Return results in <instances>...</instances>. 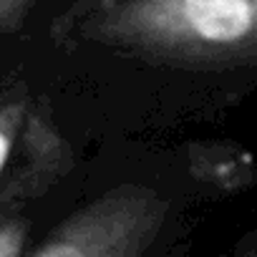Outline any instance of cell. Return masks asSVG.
<instances>
[{
	"label": "cell",
	"instance_id": "obj_1",
	"mask_svg": "<svg viewBox=\"0 0 257 257\" xmlns=\"http://www.w3.org/2000/svg\"><path fill=\"white\" fill-rule=\"evenodd\" d=\"M83 33L162 63L224 66L257 56V0H96Z\"/></svg>",
	"mask_w": 257,
	"mask_h": 257
},
{
	"label": "cell",
	"instance_id": "obj_2",
	"mask_svg": "<svg viewBox=\"0 0 257 257\" xmlns=\"http://www.w3.org/2000/svg\"><path fill=\"white\" fill-rule=\"evenodd\" d=\"M167 217L157 189L121 184L73 212L31 257H144Z\"/></svg>",
	"mask_w": 257,
	"mask_h": 257
},
{
	"label": "cell",
	"instance_id": "obj_3",
	"mask_svg": "<svg viewBox=\"0 0 257 257\" xmlns=\"http://www.w3.org/2000/svg\"><path fill=\"white\" fill-rule=\"evenodd\" d=\"M28 113H31V106H28L26 96L0 101V179H3V174L23 139Z\"/></svg>",
	"mask_w": 257,
	"mask_h": 257
},
{
	"label": "cell",
	"instance_id": "obj_4",
	"mask_svg": "<svg viewBox=\"0 0 257 257\" xmlns=\"http://www.w3.org/2000/svg\"><path fill=\"white\" fill-rule=\"evenodd\" d=\"M36 0H0V31H16Z\"/></svg>",
	"mask_w": 257,
	"mask_h": 257
},
{
	"label": "cell",
	"instance_id": "obj_5",
	"mask_svg": "<svg viewBox=\"0 0 257 257\" xmlns=\"http://www.w3.org/2000/svg\"><path fill=\"white\" fill-rule=\"evenodd\" d=\"M23 224L21 222H3L0 224V257H18L23 244Z\"/></svg>",
	"mask_w": 257,
	"mask_h": 257
},
{
	"label": "cell",
	"instance_id": "obj_6",
	"mask_svg": "<svg viewBox=\"0 0 257 257\" xmlns=\"http://www.w3.org/2000/svg\"><path fill=\"white\" fill-rule=\"evenodd\" d=\"M244 257H257V249H252L249 254H244Z\"/></svg>",
	"mask_w": 257,
	"mask_h": 257
}]
</instances>
